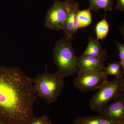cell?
Wrapping results in <instances>:
<instances>
[{
    "label": "cell",
    "mask_w": 124,
    "mask_h": 124,
    "mask_svg": "<svg viewBox=\"0 0 124 124\" xmlns=\"http://www.w3.org/2000/svg\"><path fill=\"white\" fill-rule=\"evenodd\" d=\"M31 78L20 68L0 66V123L28 124L36 117Z\"/></svg>",
    "instance_id": "cell-1"
},
{
    "label": "cell",
    "mask_w": 124,
    "mask_h": 124,
    "mask_svg": "<svg viewBox=\"0 0 124 124\" xmlns=\"http://www.w3.org/2000/svg\"><path fill=\"white\" fill-rule=\"evenodd\" d=\"M72 39L64 36L55 43L53 49L56 72L64 78L73 75L79 71L78 57L73 49Z\"/></svg>",
    "instance_id": "cell-2"
},
{
    "label": "cell",
    "mask_w": 124,
    "mask_h": 124,
    "mask_svg": "<svg viewBox=\"0 0 124 124\" xmlns=\"http://www.w3.org/2000/svg\"><path fill=\"white\" fill-rule=\"evenodd\" d=\"M64 78L57 72L45 71L31 78L37 97L45 100L48 104L57 101L65 85Z\"/></svg>",
    "instance_id": "cell-3"
},
{
    "label": "cell",
    "mask_w": 124,
    "mask_h": 124,
    "mask_svg": "<svg viewBox=\"0 0 124 124\" xmlns=\"http://www.w3.org/2000/svg\"><path fill=\"white\" fill-rule=\"evenodd\" d=\"M98 90L90 100L89 105L91 110L99 112L109 102L124 93V78H115L108 81Z\"/></svg>",
    "instance_id": "cell-4"
},
{
    "label": "cell",
    "mask_w": 124,
    "mask_h": 124,
    "mask_svg": "<svg viewBox=\"0 0 124 124\" xmlns=\"http://www.w3.org/2000/svg\"><path fill=\"white\" fill-rule=\"evenodd\" d=\"M77 74L73 85L82 92L98 90L108 81L104 70L99 68L79 70Z\"/></svg>",
    "instance_id": "cell-5"
},
{
    "label": "cell",
    "mask_w": 124,
    "mask_h": 124,
    "mask_svg": "<svg viewBox=\"0 0 124 124\" xmlns=\"http://www.w3.org/2000/svg\"><path fill=\"white\" fill-rule=\"evenodd\" d=\"M66 0H54L52 6L47 10L45 18L44 24L52 31L62 30L68 13Z\"/></svg>",
    "instance_id": "cell-6"
},
{
    "label": "cell",
    "mask_w": 124,
    "mask_h": 124,
    "mask_svg": "<svg viewBox=\"0 0 124 124\" xmlns=\"http://www.w3.org/2000/svg\"><path fill=\"white\" fill-rule=\"evenodd\" d=\"M99 115L117 121H124V93L103 108Z\"/></svg>",
    "instance_id": "cell-7"
},
{
    "label": "cell",
    "mask_w": 124,
    "mask_h": 124,
    "mask_svg": "<svg viewBox=\"0 0 124 124\" xmlns=\"http://www.w3.org/2000/svg\"><path fill=\"white\" fill-rule=\"evenodd\" d=\"M68 6V13L64 22L62 30L65 36L72 38L73 36L77 32V14L80 10L79 2L75 0H66Z\"/></svg>",
    "instance_id": "cell-8"
},
{
    "label": "cell",
    "mask_w": 124,
    "mask_h": 124,
    "mask_svg": "<svg viewBox=\"0 0 124 124\" xmlns=\"http://www.w3.org/2000/svg\"><path fill=\"white\" fill-rule=\"evenodd\" d=\"M107 54L100 57L81 56L78 57V64L79 70L99 68L104 70V64L108 58Z\"/></svg>",
    "instance_id": "cell-9"
},
{
    "label": "cell",
    "mask_w": 124,
    "mask_h": 124,
    "mask_svg": "<svg viewBox=\"0 0 124 124\" xmlns=\"http://www.w3.org/2000/svg\"><path fill=\"white\" fill-rule=\"evenodd\" d=\"M75 124H124V121L112 120L99 115L78 116L74 120Z\"/></svg>",
    "instance_id": "cell-10"
},
{
    "label": "cell",
    "mask_w": 124,
    "mask_h": 124,
    "mask_svg": "<svg viewBox=\"0 0 124 124\" xmlns=\"http://www.w3.org/2000/svg\"><path fill=\"white\" fill-rule=\"evenodd\" d=\"M107 54L103 48L100 42L96 38L90 37L88 43L85 50L81 56L100 57Z\"/></svg>",
    "instance_id": "cell-11"
},
{
    "label": "cell",
    "mask_w": 124,
    "mask_h": 124,
    "mask_svg": "<svg viewBox=\"0 0 124 124\" xmlns=\"http://www.w3.org/2000/svg\"><path fill=\"white\" fill-rule=\"evenodd\" d=\"M89 3V9L90 11L97 12L100 9H103L105 13L112 11L114 0H88Z\"/></svg>",
    "instance_id": "cell-12"
},
{
    "label": "cell",
    "mask_w": 124,
    "mask_h": 124,
    "mask_svg": "<svg viewBox=\"0 0 124 124\" xmlns=\"http://www.w3.org/2000/svg\"><path fill=\"white\" fill-rule=\"evenodd\" d=\"M91 11L89 9L80 10L77 14L78 28H85L89 26L92 23Z\"/></svg>",
    "instance_id": "cell-13"
},
{
    "label": "cell",
    "mask_w": 124,
    "mask_h": 124,
    "mask_svg": "<svg viewBox=\"0 0 124 124\" xmlns=\"http://www.w3.org/2000/svg\"><path fill=\"white\" fill-rule=\"evenodd\" d=\"M104 71L108 76H114L116 78H124V73L122 71L119 61L108 63L106 67H104Z\"/></svg>",
    "instance_id": "cell-14"
},
{
    "label": "cell",
    "mask_w": 124,
    "mask_h": 124,
    "mask_svg": "<svg viewBox=\"0 0 124 124\" xmlns=\"http://www.w3.org/2000/svg\"><path fill=\"white\" fill-rule=\"evenodd\" d=\"M109 31V26L106 17L100 20L96 24L95 27V32L97 38L98 40H103L108 35Z\"/></svg>",
    "instance_id": "cell-15"
},
{
    "label": "cell",
    "mask_w": 124,
    "mask_h": 124,
    "mask_svg": "<svg viewBox=\"0 0 124 124\" xmlns=\"http://www.w3.org/2000/svg\"><path fill=\"white\" fill-rule=\"evenodd\" d=\"M28 124H52L51 119L47 116L44 115L36 117L35 120Z\"/></svg>",
    "instance_id": "cell-16"
},
{
    "label": "cell",
    "mask_w": 124,
    "mask_h": 124,
    "mask_svg": "<svg viewBox=\"0 0 124 124\" xmlns=\"http://www.w3.org/2000/svg\"><path fill=\"white\" fill-rule=\"evenodd\" d=\"M117 49L119 51L120 61H124V45L122 43L116 42Z\"/></svg>",
    "instance_id": "cell-17"
},
{
    "label": "cell",
    "mask_w": 124,
    "mask_h": 124,
    "mask_svg": "<svg viewBox=\"0 0 124 124\" xmlns=\"http://www.w3.org/2000/svg\"><path fill=\"white\" fill-rule=\"evenodd\" d=\"M115 8L120 11H124V0H116Z\"/></svg>",
    "instance_id": "cell-18"
},
{
    "label": "cell",
    "mask_w": 124,
    "mask_h": 124,
    "mask_svg": "<svg viewBox=\"0 0 124 124\" xmlns=\"http://www.w3.org/2000/svg\"><path fill=\"white\" fill-rule=\"evenodd\" d=\"M0 124H1L0 123Z\"/></svg>",
    "instance_id": "cell-19"
}]
</instances>
